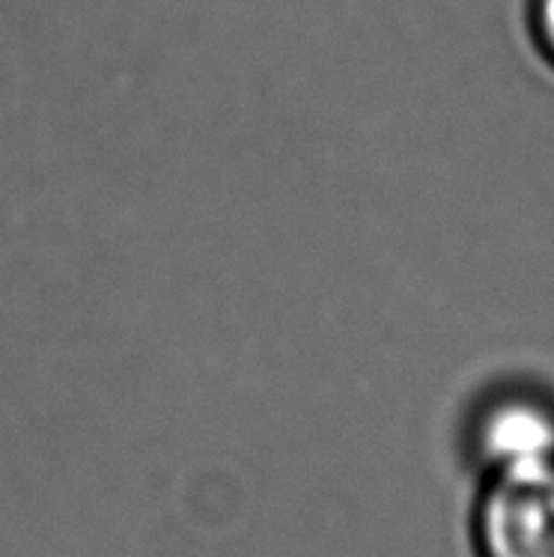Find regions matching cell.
<instances>
[{"mask_svg": "<svg viewBox=\"0 0 554 557\" xmlns=\"http://www.w3.org/2000/svg\"><path fill=\"white\" fill-rule=\"evenodd\" d=\"M463 456L477 480L554 466V394L545 385L498 382L471 403Z\"/></svg>", "mask_w": 554, "mask_h": 557, "instance_id": "1", "label": "cell"}, {"mask_svg": "<svg viewBox=\"0 0 554 557\" xmlns=\"http://www.w3.org/2000/svg\"><path fill=\"white\" fill-rule=\"evenodd\" d=\"M475 557H554V466L477 480Z\"/></svg>", "mask_w": 554, "mask_h": 557, "instance_id": "2", "label": "cell"}, {"mask_svg": "<svg viewBox=\"0 0 554 557\" xmlns=\"http://www.w3.org/2000/svg\"><path fill=\"white\" fill-rule=\"evenodd\" d=\"M528 27L537 48L554 66V0H528Z\"/></svg>", "mask_w": 554, "mask_h": 557, "instance_id": "3", "label": "cell"}]
</instances>
